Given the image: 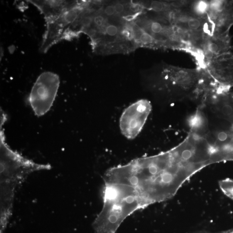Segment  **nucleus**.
<instances>
[{
    "label": "nucleus",
    "mask_w": 233,
    "mask_h": 233,
    "mask_svg": "<svg viewBox=\"0 0 233 233\" xmlns=\"http://www.w3.org/2000/svg\"><path fill=\"white\" fill-rule=\"evenodd\" d=\"M172 153L137 158L107 171L105 182L133 187L146 206L172 198L184 183Z\"/></svg>",
    "instance_id": "1"
},
{
    "label": "nucleus",
    "mask_w": 233,
    "mask_h": 233,
    "mask_svg": "<svg viewBox=\"0 0 233 233\" xmlns=\"http://www.w3.org/2000/svg\"><path fill=\"white\" fill-rule=\"evenodd\" d=\"M104 186L103 209L93 227L96 233H115L127 218L147 206L132 186L109 183Z\"/></svg>",
    "instance_id": "2"
},
{
    "label": "nucleus",
    "mask_w": 233,
    "mask_h": 233,
    "mask_svg": "<svg viewBox=\"0 0 233 233\" xmlns=\"http://www.w3.org/2000/svg\"><path fill=\"white\" fill-rule=\"evenodd\" d=\"M1 153V227H7L17 186L34 171L49 170V164H38L25 158L9 147Z\"/></svg>",
    "instance_id": "3"
},
{
    "label": "nucleus",
    "mask_w": 233,
    "mask_h": 233,
    "mask_svg": "<svg viewBox=\"0 0 233 233\" xmlns=\"http://www.w3.org/2000/svg\"><path fill=\"white\" fill-rule=\"evenodd\" d=\"M60 83L59 76L53 72L43 73L38 77L28 98L31 107L37 116L45 115L52 108Z\"/></svg>",
    "instance_id": "4"
},
{
    "label": "nucleus",
    "mask_w": 233,
    "mask_h": 233,
    "mask_svg": "<svg viewBox=\"0 0 233 233\" xmlns=\"http://www.w3.org/2000/svg\"><path fill=\"white\" fill-rule=\"evenodd\" d=\"M86 3V1L78 2L75 7L46 22V29L40 48L41 52L46 53L54 45L61 41L67 40L69 29L83 11Z\"/></svg>",
    "instance_id": "5"
},
{
    "label": "nucleus",
    "mask_w": 233,
    "mask_h": 233,
    "mask_svg": "<svg viewBox=\"0 0 233 233\" xmlns=\"http://www.w3.org/2000/svg\"><path fill=\"white\" fill-rule=\"evenodd\" d=\"M151 110L150 103L140 100L127 107L120 119L121 133L129 140L135 138L141 131Z\"/></svg>",
    "instance_id": "6"
},
{
    "label": "nucleus",
    "mask_w": 233,
    "mask_h": 233,
    "mask_svg": "<svg viewBox=\"0 0 233 233\" xmlns=\"http://www.w3.org/2000/svg\"><path fill=\"white\" fill-rule=\"evenodd\" d=\"M36 7L44 16L46 22L56 19L58 16L77 5L78 1H27Z\"/></svg>",
    "instance_id": "7"
},
{
    "label": "nucleus",
    "mask_w": 233,
    "mask_h": 233,
    "mask_svg": "<svg viewBox=\"0 0 233 233\" xmlns=\"http://www.w3.org/2000/svg\"><path fill=\"white\" fill-rule=\"evenodd\" d=\"M219 185L224 194L233 200V180L228 178L222 180L220 181Z\"/></svg>",
    "instance_id": "8"
},
{
    "label": "nucleus",
    "mask_w": 233,
    "mask_h": 233,
    "mask_svg": "<svg viewBox=\"0 0 233 233\" xmlns=\"http://www.w3.org/2000/svg\"><path fill=\"white\" fill-rule=\"evenodd\" d=\"M203 117L200 114L197 113L190 117L189 120L190 126L193 128H198L203 124Z\"/></svg>",
    "instance_id": "9"
},
{
    "label": "nucleus",
    "mask_w": 233,
    "mask_h": 233,
    "mask_svg": "<svg viewBox=\"0 0 233 233\" xmlns=\"http://www.w3.org/2000/svg\"><path fill=\"white\" fill-rule=\"evenodd\" d=\"M208 8V3L204 1L197 2L195 6V10L197 14H203L207 11Z\"/></svg>",
    "instance_id": "10"
},
{
    "label": "nucleus",
    "mask_w": 233,
    "mask_h": 233,
    "mask_svg": "<svg viewBox=\"0 0 233 233\" xmlns=\"http://www.w3.org/2000/svg\"><path fill=\"white\" fill-rule=\"evenodd\" d=\"M225 2L221 1H212L210 5V7L214 11L217 12H221L225 7Z\"/></svg>",
    "instance_id": "11"
},
{
    "label": "nucleus",
    "mask_w": 233,
    "mask_h": 233,
    "mask_svg": "<svg viewBox=\"0 0 233 233\" xmlns=\"http://www.w3.org/2000/svg\"><path fill=\"white\" fill-rule=\"evenodd\" d=\"M222 114L225 116H231L233 114V107L230 104H225L221 109Z\"/></svg>",
    "instance_id": "12"
},
{
    "label": "nucleus",
    "mask_w": 233,
    "mask_h": 233,
    "mask_svg": "<svg viewBox=\"0 0 233 233\" xmlns=\"http://www.w3.org/2000/svg\"><path fill=\"white\" fill-rule=\"evenodd\" d=\"M140 40L143 44H147L152 42L153 41V38L149 34L144 32L140 37Z\"/></svg>",
    "instance_id": "13"
},
{
    "label": "nucleus",
    "mask_w": 233,
    "mask_h": 233,
    "mask_svg": "<svg viewBox=\"0 0 233 233\" xmlns=\"http://www.w3.org/2000/svg\"><path fill=\"white\" fill-rule=\"evenodd\" d=\"M118 29L116 25H110L106 29V32L109 36H114L118 33Z\"/></svg>",
    "instance_id": "14"
},
{
    "label": "nucleus",
    "mask_w": 233,
    "mask_h": 233,
    "mask_svg": "<svg viewBox=\"0 0 233 233\" xmlns=\"http://www.w3.org/2000/svg\"><path fill=\"white\" fill-rule=\"evenodd\" d=\"M188 25L191 29H197L200 27V21L196 18H191L189 19L188 22Z\"/></svg>",
    "instance_id": "15"
},
{
    "label": "nucleus",
    "mask_w": 233,
    "mask_h": 233,
    "mask_svg": "<svg viewBox=\"0 0 233 233\" xmlns=\"http://www.w3.org/2000/svg\"><path fill=\"white\" fill-rule=\"evenodd\" d=\"M193 154L192 151L191 150L187 149V150H184L181 153V158H182L183 160L187 161L191 159L192 157H193Z\"/></svg>",
    "instance_id": "16"
},
{
    "label": "nucleus",
    "mask_w": 233,
    "mask_h": 233,
    "mask_svg": "<svg viewBox=\"0 0 233 233\" xmlns=\"http://www.w3.org/2000/svg\"><path fill=\"white\" fill-rule=\"evenodd\" d=\"M151 8L156 12H160L163 10V5L160 2H154L151 4Z\"/></svg>",
    "instance_id": "17"
},
{
    "label": "nucleus",
    "mask_w": 233,
    "mask_h": 233,
    "mask_svg": "<svg viewBox=\"0 0 233 233\" xmlns=\"http://www.w3.org/2000/svg\"><path fill=\"white\" fill-rule=\"evenodd\" d=\"M151 30L155 33H158L161 32L162 29V25L160 23L157 22H153L151 25Z\"/></svg>",
    "instance_id": "18"
},
{
    "label": "nucleus",
    "mask_w": 233,
    "mask_h": 233,
    "mask_svg": "<svg viewBox=\"0 0 233 233\" xmlns=\"http://www.w3.org/2000/svg\"><path fill=\"white\" fill-rule=\"evenodd\" d=\"M105 14L108 16H112L115 13L114 6H108L105 8L104 11Z\"/></svg>",
    "instance_id": "19"
},
{
    "label": "nucleus",
    "mask_w": 233,
    "mask_h": 233,
    "mask_svg": "<svg viewBox=\"0 0 233 233\" xmlns=\"http://www.w3.org/2000/svg\"><path fill=\"white\" fill-rule=\"evenodd\" d=\"M114 7L115 12L117 14L122 13L123 12L124 9L123 5L120 4V3H117V4H115Z\"/></svg>",
    "instance_id": "20"
},
{
    "label": "nucleus",
    "mask_w": 233,
    "mask_h": 233,
    "mask_svg": "<svg viewBox=\"0 0 233 233\" xmlns=\"http://www.w3.org/2000/svg\"><path fill=\"white\" fill-rule=\"evenodd\" d=\"M228 138V135L225 132H221L218 135V139L220 141L224 142Z\"/></svg>",
    "instance_id": "21"
},
{
    "label": "nucleus",
    "mask_w": 233,
    "mask_h": 233,
    "mask_svg": "<svg viewBox=\"0 0 233 233\" xmlns=\"http://www.w3.org/2000/svg\"><path fill=\"white\" fill-rule=\"evenodd\" d=\"M208 49L210 50L212 53H215L218 51V46L214 43H211L208 45Z\"/></svg>",
    "instance_id": "22"
},
{
    "label": "nucleus",
    "mask_w": 233,
    "mask_h": 233,
    "mask_svg": "<svg viewBox=\"0 0 233 233\" xmlns=\"http://www.w3.org/2000/svg\"><path fill=\"white\" fill-rule=\"evenodd\" d=\"M205 55L206 58H208V59H210V58H212V57H213V53H212L210 50L207 49V50L205 51Z\"/></svg>",
    "instance_id": "23"
},
{
    "label": "nucleus",
    "mask_w": 233,
    "mask_h": 233,
    "mask_svg": "<svg viewBox=\"0 0 233 233\" xmlns=\"http://www.w3.org/2000/svg\"><path fill=\"white\" fill-rule=\"evenodd\" d=\"M183 5V2H175L172 3V6L174 7H176V8L180 7L182 6Z\"/></svg>",
    "instance_id": "24"
},
{
    "label": "nucleus",
    "mask_w": 233,
    "mask_h": 233,
    "mask_svg": "<svg viewBox=\"0 0 233 233\" xmlns=\"http://www.w3.org/2000/svg\"><path fill=\"white\" fill-rule=\"evenodd\" d=\"M123 35L127 37L128 38H130V37L131 36V35L130 32L129 31H128L127 30H123Z\"/></svg>",
    "instance_id": "25"
}]
</instances>
